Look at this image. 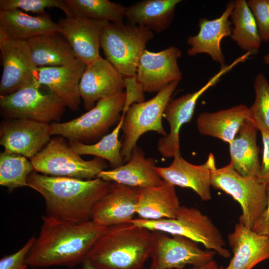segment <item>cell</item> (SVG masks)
I'll list each match as a JSON object with an SVG mask.
<instances>
[{"label":"cell","mask_w":269,"mask_h":269,"mask_svg":"<svg viewBox=\"0 0 269 269\" xmlns=\"http://www.w3.org/2000/svg\"><path fill=\"white\" fill-rule=\"evenodd\" d=\"M179 81L167 85L151 99L132 105L126 111L122 130L124 133L121 154L128 162L139 137L145 133L154 131L163 136L167 134L162 118L165 107Z\"/></svg>","instance_id":"8"},{"label":"cell","mask_w":269,"mask_h":269,"mask_svg":"<svg viewBox=\"0 0 269 269\" xmlns=\"http://www.w3.org/2000/svg\"><path fill=\"white\" fill-rule=\"evenodd\" d=\"M216 168L215 157L212 153L204 163L194 165L185 160L180 152H178L168 166H155L154 169L163 180L175 186L190 188L202 201H207L212 199L211 175L212 170Z\"/></svg>","instance_id":"16"},{"label":"cell","mask_w":269,"mask_h":269,"mask_svg":"<svg viewBox=\"0 0 269 269\" xmlns=\"http://www.w3.org/2000/svg\"><path fill=\"white\" fill-rule=\"evenodd\" d=\"M34 171L26 157L4 150L0 154V184L10 192L14 189L28 187V175Z\"/></svg>","instance_id":"33"},{"label":"cell","mask_w":269,"mask_h":269,"mask_svg":"<svg viewBox=\"0 0 269 269\" xmlns=\"http://www.w3.org/2000/svg\"><path fill=\"white\" fill-rule=\"evenodd\" d=\"M82 264V269H98L94 266L88 259H86Z\"/></svg>","instance_id":"42"},{"label":"cell","mask_w":269,"mask_h":269,"mask_svg":"<svg viewBox=\"0 0 269 269\" xmlns=\"http://www.w3.org/2000/svg\"><path fill=\"white\" fill-rule=\"evenodd\" d=\"M261 133L264 148L259 179L267 185L269 183V133Z\"/></svg>","instance_id":"39"},{"label":"cell","mask_w":269,"mask_h":269,"mask_svg":"<svg viewBox=\"0 0 269 269\" xmlns=\"http://www.w3.org/2000/svg\"><path fill=\"white\" fill-rule=\"evenodd\" d=\"M35 84L0 96V114L6 120L26 119L49 124L58 121L66 107L55 95Z\"/></svg>","instance_id":"10"},{"label":"cell","mask_w":269,"mask_h":269,"mask_svg":"<svg viewBox=\"0 0 269 269\" xmlns=\"http://www.w3.org/2000/svg\"><path fill=\"white\" fill-rule=\"evenodd\" d=\"M267 192L268 201L266 208L252 230L269 238V183L267 185Z\"/></svg>","instance_id":"40"},{"label":"cell","mask_w":269,"mask_h":269,"mask_svg":"<svg viewBox=\"0 0 269 269\" xmlns=\"http://www.w3.org/2000/svg\"><path fill=\"white\" fill-rule=\"evenodd\" d=\"M61 9L66 16H73L64 0H0V10L18 9L40 14L47 8Z\"/></svg>","instance_id":"35"},{"label":"cell","mask_w":269,"mask_h":269,"mask_svg":"<svg viewBox=\"0 0 269 269\" xmlns=\"http://www.w3.org/2000/svg\"><path fill=\"white\" fill-rule=\"evenodd\" d=\"M180 207L175 186L164 180L158 186L139 188L136 214L139 218L148 220L174 218Z\"/></svg>","instance_id":"24"},{"label":"cell","mask_w":269,"mask_h":269,"mask_svg":"<svg viewBox=\"0 0 269 269\" xmlns=\"http://www.w3.org/2000/svg\"><path fill=\"white\" fill-rule=\"evenodd\" d=\"M211 184L239 203L242 214L239 222L253 229L267 205V185L258 177L241 175L230 163L212 170Z\"/></svg>","instance_id":"6"},{"label":"cell","mask_w":269,"mask_h":269,"mask_svg":"<svg viewBox=\"0 0 269 269\" xmlns=\"http://www.w3.org/2000/svg\"><path fill=\"white\" fill-rule=\"evenodd\" d=\"M249 108L240 104L215 112H205L197 118L199 133L230 143L235 138L244 122L249 119Z\"/></svg>","instance_id":"25"},{"label":"cell","mask_w":269,"mask_h":269,"mask_svg":"<svg viewBox=\"0 0 269 269\" xmlns=\"http://www.w3.org/2000/svg\"><path fill=\"white\" fill-rule=\"evenodd\" d=\"M247 2L255 19L262 42H269V0H248Z\"/></svg>","instance_id":"36"},{"label":"cell","mask_w":269,"mask_h":269,"mask_svg":"<svg viewBox=\"0 0 269 269\" xmlns=\"http://www.w3.org/2000/svg\"><path fill=\"white\" fill-rule=\"evenodd\" d=\"M181 0H143L126 7L127 23L144 26L160 33L166 30Z\"/></svg>","instance_id":"28"},{"label":"cell","mask_w":269,"mask_h":269,"mask_svg":"<svg viewBox=\"0 0 269 269\" xmlns=\"http://www.w3.org/2000/svg\"><path fill=\"white\" fill-rule=\"evenodd\" d=\"M234 7V1H229L219 17L212 20L206 18L199 19L198 33L187 39V43L190 46L187 51L188 55L192 56L205 53L221 67L225 65L220 43L224 38L231 35L233 27L229 18Z\"/></svg>","instance_id":"21"},{"label":"cell","mask_w":269,"mask_h":269,"mask_svg":"<svg viewBox=\"0 0 269 269\" xmlns=\"http://www.w3.org/2000/svg\"><path fill=\"white\" fill-rule=\"evenodd\" d=\"M124 118V116L122 115L115 129L98 142L87 144L80 141H70V146L80 155H92L107 160L113 169L123 165L124 161L121 154L122 143L119 139V135Z\"/></svg>","instance_id":"31"},{"label":"cell","mask_w":269,"mask_h":269,"mask_svg":"<svg viewBox=\"0 0 269 269\" xmlns=\"http://www.w3.org/2000/svg\"><path fill=\"white\" fill-rule=\"evenodd\" d=\"M254 87L255 99L249 108V120L261 133H269V82L263 74L256 76Z\"/></svg>","instance_id":"34"},{"label":"cell","mask_w":269,"mask_h":269,"mask_svg":"<svg viewBox=\"0 0 269 269\" xmlns=\"http://www.w3.org/2000/svg\"><path fill=\"white\" fill-rule=\"evenodd\" d=\"M73 16L93 20L123 22L126 6L108 0H64Z\"/></svg>","instance_id":"32"},{"label":"cell","mask_w":269,"mask_h":269,"mask_svg":"<svg viewBox=\"0 0 269 269\" xmlns=\"http://www.w3.org/2000/svg\"><path fill=\"white\" fill-rule=\"evenodd\" d=\"M179 48L170 46L157 52L144 49L138 64L136 76L144 92H158L169 83L182 78L178 65Z\"/></svg>","instance_id":"14"},{"label":"cell","mask_w":269,"mask_h":269,"mask_svg":"<svg viewBox=\"0 0 269 269\" xmlns=\"http://www.w3.org/2000/svg\"><path fill=\"white\" fill-rule=\"evenodd\" d=\"M25 41L38 68L64 66L77 59L70 44L58 31L38 35Z\"/></svg>","instance_id":"29"},{"label":"cell","mask_w":269,"mask_h":269,"mask_svg":"<svg viewBox=\"0 0 269 269\" xmlns=\"http://www.w3.org/2000/svg\"><path fill=\"white\" fill-rule=\"evenodd\" d=\"M155 160L146 158L142 150L136 145L126 164L111 170H104L97 177L132 187H151L160 185L163 181L155 170Z\"/></svg>","instance_id":"23"},{"label":"cell","mask_w":269,"mask_h":269,"mask_svg":"<svg viewBox=\"0 0 269 269\" xmlns=\"http://www.w3.org/2000/svg\"><path fill=\"white\" fill-rule=\"evenodd\" d=\"M241 62V59L237 58L231 64L221 67L220 71L197 91L186 94L169 101L163 116L169 124V133L161 138L157 143V149L161 155L171 158L180 152V128L191 120L198 99L208 89L217 83L223 75Z\"/></svg>","instance_id":"13"},{"label":"cell","mask_w":269,"mask_h":269,"mask_svg":"<svg viewBox=\"0 0 269 269\" xmlns=\"http://www.w3.org/2000/svg\"><path fill=\"white\" fill-rule=\"evenodd\" d=\"M58 30V23L46 12L31 16L18 9L0 10V32L9 38L26 40Z\"/></svg>","instance_id":"26"},{"label":"cell","mask_w":269,"mask_h":269,"mask_svg":"<svg viewBox=\"0 0 269 269\" xmlns=\"http://www.w3.org/2000/svg\"><path fill=\"white\" fill-rule=\"evenodd\" d=\"M220 269H224V268L221 267H220Z\"/></svg>","instance_id":"44"},{"label":"cell","mask_w":269,"mask_h":269,"mask_svg":"<svg viewBox=\"0 0 269 269\" xmlns=\"http://www.w3.org/2000/svg\"><path fill=\"white\" fill-rule=\"evenodd\" d=\"M138 194L139 188L112 182L95 205L91 220L106 227L130 222L136 214Z\"/></svg>","instance_id":"19"},{"label":"cell","mask_w":269,"mask_h":269,"mask_svg":"<svg viewBox=\"0 0 269 269\" xmlns=\"http://www.w3.org/2000/svg\"><path fill=\"white\" fill-rule=\"evenodd\" d=\"M36 237L32 236L19 250L6 255L0 260V269H27V255L35 242Z\"/></svg>","instance_id":"37"},{"label":"cell","mask_w":269,"mask_h":269,"mask_svg":"<svg viewBox=\"0 0 269 269\" xmlns=\"http://www.w3.org/2000/svg\"><path fill=\"white\" fill-rule=\"evenodd\" d=\"M126 99L122 92L97 102L81 116L64 123L50 124L51 135H57L70 141L90 140L101 136L114 125L123 112Z\"/></svg>","instance_id":"9"},{"label":"cell","mask_w":269,"mask_h":269,"mask_svg":"<svg viewBox=\"0 0 269 269\" xmlns=\"http://www.w3.org/2000/svg\"><path fill=\"white\" fill-rule=\"evenodd\" d=\"M0 51L2 67L0 96L38 82V67L26 41L9 38L0 32Z\"/></svg>","instance_id":"12"},{"label":"cell","mask_w":269,"mask_h":269,"mask_svg":"<svg viewBox=\"0 0 269 269\" xmlns=\"http://www.w3.org/2000/svg\"><path fill=\"white\" fill-rule=\"evenodd\" d=\"M79 88L84 107L89 111L96 102L123 92L124 77L110 62L101 57L86 65Z\"/></svg>","instance_id":"17"},{"label":"cell","mask_w":269,"mask_h":269,"mask_svg":"<svg viewBox=\"0 0 269 269\" xmlns=\"http://www.w3.org/2000/svg\"><path fill=\"white\" fill-rule=\"evenodd\" d=\"M108 22L82 17L66 16L57 22L58 32L70 44L76 58L87 65L101 57V37Z\"/></svg>","instance_id":"18"},{"label":"cell","mask_w":269,"mask_h":269,"mask_svg":"<svg viewBox=\"0 0 269 269\" xmlns=\"http://www.w3.org/2000/svg\"><path fill=\"white\" fill-rule=\"evenodd\" d=\"M126 99L122 115L124 116L128 108L134 103L144 101L143 89L137 80L136 75L133 77H124Z\"/></svg>","instance_id":"38"},{"label":"cell","mask_w":269,"mask_h":269,"mask_svg":"<svg viewBox=\"0 0 269 269\" xmlns=\"http://www.w3.org/2000/svg\"><path fill=\"white\" fill-rule=\"evenodd\" d=\"M130 222L151 232L187 238L202 244L207 250L214 251L225 259L231 256L219 230L208 216L197 208L181 206L174 218L148 220L138 218Z\"/></svg>","instance_id":"4"},{"label":"cell","mask_w":269,"mask_h":269,"mask_svg":"<svg viewBox=\"0 0 269 269\" xmlns=\"http://www.w3.org/2000/svg\"><path fill=\"white\" fill-rule=\"evenodd\" d=\"M38 237L26 262L33 268H69L82 264L107 227L92 220L74 223L44 215Z\"/></svg>","instance_id":"1"},{"label":"cell","mask_w":269,"mask_h":269,"mask_svg":"<svg viewBox=\"0 0 269 269\" xmlns=\"http://www.w3.org/2000/svg\"><path fill=\"white\" fill-rule=\"evenodd\" d=\"M189 269H220V267H218L217 262L213 260L203 266L197 267H193Z\"/></svg>","instance_id":"41"},{"label":"cell","mask_w":269,"mask_h":269,"mask_svg":"<svg viewBox=\"0 0 269 269\" xmlns=\"http://www.w3.org/2000/svg\"><path fill=\"white\" fill-rule=\"evenodd\" d=\"M30 162L34 171L41 174L84 180L97 178L107 167L104 159L98 157L90 160L83 159L59 135L51 138Z\"/></svg>","instance_id":"7"},{"label":"cell","mask_w":269,"mask_h":269,"mask_svg":"<svg viewBox=\"0 0 269 269\" xmlns=\"http://www.w3.org/2000/svg\"><path fill=\"white\" fill-rule=\"evenodd\" d=\"M228 241L233 256L224 269H252L269 259V238L239 222L229 234Z\"/></svg>","instance_id":"22"},{"label":"cell","mask_w":269,"mask_h":269,"mask_svg":"<svg viewBox=\"0 0 269 269\" xmlns=\"http://www.w3.org/2000/svg\"><path fill=\"white\" fill-rule=\"evenodd\" d=\"M230 17L233 24L231 35L232 39L246 52L256 54L262 41L255 19L247 1H234V7Z\"/></svg>","instance_id":"30"},{"label":"cell","mask_w":269,"mask_h":269,"mask_svg":"<svg viewBox=\"0 0 269 269\" xmlns=\"http://www.w3.org/2000/svg\"><path fill=\"white\" fill-rule=\"evenodd\" d=\"M86 65L76 59L64 66L38 67L37 80L46 87L72 111L79 110L81 97L80 83Z\"/></svg>","instance_id":"20"},{"label":"cell","mask_w":269,"mask_h":269,"mask_svg":"<svg viewBox=\"0 0 269 269\" xmlns=\"http://www.w3.org/2000/svg\"><path fill=\"white\" fill-rule=\"evenodd\" d=\"M259 130L250 120H246L233 140L229 143L230 163L241 175L259 177L261 163L257 144Z\"/></svg>","instance_id":"27"},{"label":"cell","mask_w":269,"mask_h":269,"mask_svg":"<svg viewBox=\"0 0 269 269\" xmlns=\"http://www.w3.org/2000/svg\"><path fill=\"white\" fill-rule=\"evenodd\" d=\"M28 187L43 197L46 215L70 222L91 220L94 207L107 192L112 182L99 178L84 180L52 176L32 171Z\"/></svg>","instance_id":"2"},{"label":"cell","mask_w":269,"mask_h":269,"mask_svg":"<svg viewBox=\"0 0 269 269\" xmlns=\"http://www.w3.org/2000/svg\"><path fill=\"white\" fill-rule=\"evenodd\" d=\"M51 135L50 124L29 120H6L0 126L4 150L30 159L46 146Z\"/></svg>","instance_id":"15"},{"label":"cell","mask_w":269,"mask_h":269,"mask_svg":"<svg viewBox=\"0 0 269 269\" xmlns=\"http://www.w3.org/2000/svg\"><path fill=\"white\" fill-rule=\"evenodd\" d=\"M151 262L148 269H183L186 265L203 266L214 260L217 254L203 250L198 243L187 238L161 232H151Z\"/></svg>","instance_id":"11"},{"label":"cell","mask_w":269,"mask_h":269,"mask_svg":"<svg viewBox=\"0 0 269 269\" xmlns=\"http://www.w3.org/2000/svg\"><path fill=\"white\" fill-rule=\"evenodd\" d=\"M153 32L140 25L108 22L101 37V47L106 59L124 77L136 75L143 51Z\"/></svg>","instance_id":"5"},{"label":"cell","mask_w":269,"mask_h":269,"mask_svg":"<svg viewBox=\"0 0 269 269\" xmlns=\"http://www.w3.org/2000/svg\"><path fill=\"white\" fill-rule=\"evenodd\" d=\"M264 62L267 64H269V52L264 56Z\"/></svg>","instance_id":"43"},{"label":"cell","mask_w":269,"mask_h":269,"mask_svg":"<svg viewBox=\"0 0 269 269\" xmlns=\"http://www.w3.org/2000/svg\"><path fill=\"white\" fill-rule=\"evenodd\" d=\"M151 251V231L129 222L107 227L87 259L98 269H143Z\"/></svg>","instance_id":"3"}]
</instances>
